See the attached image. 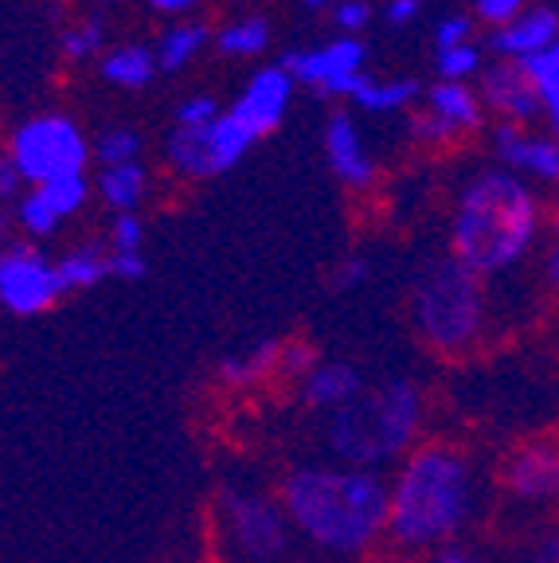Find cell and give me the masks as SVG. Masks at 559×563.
<instances>
[{
    "label": "cell",
    "instance_id": "6da1fadb",
    "mask_svg": "<svg viewBox=\"0 0 559 563\" xmlns=\"http://www.w3.org/2000/svg\"><path fill=\"white\" fill-rule=\"evenodd\" d=\"M485 505L478 462L450 439H423L387 474V548L427 560L435 548L465 540Z\"/></svg>",
    "mask_w": 559,
    "mask_h": 563
},
{
    "label": "cell",
    "instance_id": "7a4b0ae2",
    "mask_svg": "<svg viewBox=\"0 0 559 563\" xmlns=\"http://www.w3.org/2000/svg\"><path fill=\"white\" fill-rule=\"evenodd\" d=\"M278 501L294 537L332 560H368L387 548V474L341 462H297L282 474Z\"/></svg>",
    "mask_w": 559,
    "mask_h": 563
},
{
    "label": "cell",
    "instance_id": "3957f363",
    "mask_svg": "<svg viewBox=\"0 0 559 563\" xmlns=\"http://www.w3.org/2000/svg\"><path fill=\"white\" fill-rule=\"evenodd\" d=\"M548 239V208L540 188L490 165L465 176L450 203L446 255L481 282L516 274Z\"/></svg>",
    "mask_w": 559,
    "mask_h": 563
},
{
    "label": "cell",
    "instance_id": "277c9868",
    "mask_svg": "<svg viewBox=\"0 0 559 563\" xmlns=\"http://www.w3.org/2000/svg\"><path fill=\"white\" fill-rule=\"evenodd\" d=\"M427 434V391L407 376L368 384L352 404L321 419V446L329 462L392 474Z\"/></svg>",
    "mask_w": 559,
    "mask_h": 563
},
{
    "label": "cell",
    "instance_id": "5b68a950",
    "mask_svg": "<svg viewBox=\"0 0 559 563\" xmlns=\"http://www.w3.org/2000/svg\"><path fill=\"white\" fill-rule=\"evenodd\" d=\"M407 321L430 352L446 361H462L490 341V282H481L450 255L435 258L415 274L407 290Z\"/></svg>",
    "mask_w": 559,
    "mask_h": 563
},
{
    "label": "cell",
    "instance_id": "8992f818",
    "mask_svg": "<svg viewBox=\"0 0 559 563\" xmlns=\"http://www.w3.org/2000/svg\"><path fill=\"white\" fill-rule=\"evenodd\" d=\"M216 532L235 563H286L294 548V525L278 493L228 482L216 493Z\"/></svg>",
    "mask_w": 559,
    "mask_h": 563
},
{
    "label": "cell",
    "instance_id": "52a82bcc",
    "mask_svg": "<svg viewBox=\"0 0 559 563\" xmlns=\"http://www.w3.org/2000/svg\"><path fill=\"white\" fill-rule=\"evenodd\" d=\"M4 153L20 168L28 188L52 185L63 176H83L95 157L83 125L70 114H32L9 133Z\"/></svg>",
    "mask_w": 559,
    "mask_h": 563
},
{
    "label": "cell",
    "instance_id": "ba28073f",
    "mask_svg": "<svg viewBox=\"0 0 559 563\" xmlns=\"http://www.w3.org/2000/svg\"><path fill=\"white\" fill-rule=\"evenodd\" d=\"M67 298L59 266L32 239L0 246V309L9 317H44Z\"/></svg>",
    "mask_w": 559,
    "mask_h": 563
},
{
    "label": "cell",
    "instance_id": "9c48e42d",
    "mask_svg": "<svg viewBox=\"0 0 559 563\" xmlns=\"http://www.w3.org/2000/svg\"><path fill=\"white\" fill-rule=\"evenodd\" d=\"M282 67L297 87H309L325 98H352L368 75V44L360 35H337L321 47H297L282 55Z\"/></svg>",
    "mask_w": 559,
    "mask_h": 563
},
{
    "label": "cell",
    "instance_id": "30bf717a",
    "mask_svg": "<svg viewBox=\"0 0 559 563\" xmlns=\"http://www.w3.org/2000/svg\"><path fill=\"white\" fill-rule=\"evenodd\" d=\"M501 489L525 509H559V439L516 442L501 462Z\"/></svg>",
    "mask_w": 559,
    "mask_h": 563
},
{
    "label": "cell",
    "instance_id": "8fae6325",
    "mask_svg": "<svg viewBox=\"0 0 559 563\" xmlns=\"http://www.w3.org/2000/svg\"><path fill=\"white\" fill-rule=\"evenodd\" d=\"M493 165L520 176L533 188H559V137L536 125L493 122L490 130Z\"/></svg>",
    "mask_w": 559,
    "mask_h": 563
},
{
    "label": "cell",
    "instance_id": "7c38bea8",
    "mask_svg": "<svg viewBox=\"0 0 559 563\" xmlns=\"http://www.w3.org/2000/svg\"><path fill=\"white\" fill-rule=\"evenodd\" d=\"M485 102V114H493L497 122L508 125H533L540 114V98H536V87L528 79L525 63H508V59H490L481 79L473 82Z\"/></svg>",
    "mask_w": 559,
    "mask_h": 563
},
{
    "label": "cell",
    "instance_id": "4fadbf2b",
    "mask_svg": "<svg viewBox=\"0 0 559 563\" xmlns=\"http://www.w3.org/2000/svg\"><path fill=\"white\" fill-rule=\"evenodd\" d=\"M294 90H297V82L289 79V70L282 67V63H274V67H259L251 79H246V87L239 90V98L228 106V110L239 118V122L251 125V130L259 133V141H263V137H271L282 122H286V110H289V102H294Z\"/></svg>",
    "mask_w": 559,
    "mask_h": 563
},
{
    "label": "cell",
    "instance_id": "5bb4252c",
    "mask_svg": "<svg viewBox=\"0 0 559 563\" xmlns=\"http://www.w3.org/2000/svg\"><path fill=\"white\" fill-rule=\"evenodd\" d=\"M325 161H329V173L341 180L352 192H368L376 188L380 165L368 150L364 133H360L357 118L349 110H332L329 122H325Z\"/></svg>",
    "mask_w": 559,
    "mask_h": 563
},
{
    "label": "cell",
    "instance_id": "9a60e30c",
    "mask_svg": "<svg viewBox=\"0 0 559 563\" xmlns=\"http://www.w3.org/2000/svg\"><path fill=\"white\" fill-rule=\"evenodd\" d=\"M364 387H368V376L360 372V364L341 361V356H321L306 376L297 379L294 391H297V404L325 419V415L341 411L344 404H352Z\"/></svg>",
    "mask_w": 559,
    "mask_h": 563
},
{
    "label": "cell",
    "instance_id": "2e32d148",
    "mask_svg": "<svg viewBox=\"0 0 559 563\" xmlns=\"http://www.w3.org/2000/svg\"><path fill=\"white\" fill-rule=\"evenodd\" d=\"M559 40V9L556 4H540L533 0V9H525L513 24L497 27L485 40V52H493L497 59L508 63H533L536 55H544Z\"/></svg>",
    "mask_w": 559,
    "mask_h": 563
},
{
    "label": "cell",
    "instance_id": "e0dca14e",
    "mask_svg": "<svg viewBox=\"0 0 559 563\" xmlns=\"http://www.w3.org/2000/svg\"><path fill=\"white\" fill-rule=\"evenodd\" d=\"M278 364H282V341L278 336H266V341H254L251 349L228 352V356L216 364V379L228 387V391L243 396V391H259V387L271 384V379H282Z\"/></svg>",
    "mask_w": 559,
    "mask_h": 563
},
{
    "label": "cell",
    "instance_id": "ac0fdd59",
    "mask_svg": "<svg viewBox=\"0 0 559 563\" xmlns=\"http://www.w3.org/2000/svg\"><path fill=\"white\" fill-rule=\"evenodd\" d=\"M423 106H427L430 114L442 118L458 137H470L485 125V102H481L478 87L473 82H442L435 79L427 90H423Z\"/></svg>",
    "mask_w": 559,
    "mask_h": 563
},
{
    "label": "cell",
    "instance_id": "d6986e66",
    "mask_svg": "<svg viewBox=\"0 0 559 563\" xmlns=\"http://www.w3.org/2000/svg\"><path fill=\"white\" fill-rule=\"evenodd\" d=\"M259 145V133L246 122H239L231 110L216 118L211 125H204V157H208V176H223Z\"/></svg>",
    "mask_w": 559,
    "mask_h": 563
},
{
    "label": "cell",
    "instance_id": "ffe728a7",
    "mask_svg": "<svg viewBox=\"0 0 559 563\" xmlns=\"http://www.w3.org/2000/svg\"><path fill=\"white\" fill-rule=\"evenodd\" d=\"M102 79L118 90H145L149 82L157 79V52L149 44H114L106 47V55L98 59Z\"/></svg>",
    "mask_w": 559,
    "mask_h": 563
},
{
    "label": "cell",
    "instance_id": "44dd1931",
    "mask_svg": "<svg viewBox=\"0 0 559 563\" xmlns=\"http://www.w3.org/2000/svg\"><path fill=\"white\" fill-rule=\"evenodd\" d=\"M95 192L106 208L114 211V216H130L145 203L149 196V168L141 161H130V165H110V168H98L95 176Z\"/></svg>",
    "mask_w": 559,
    "mask_h": 563
},
{
    "label": "cell",
    "instance_id": "7402d4cb",
    "mask_svg": "<svg viewBox=\"0 0 559 563\" xmlns=\"http://www.w3.org/2000/svg\"><path fill=\"white\" fill-rule=\"evenodd\" d=\"M423 82L412 75H399V79H376V75H364V82L357 87V95L349 98L357 110L364 114H399V110H412L415 102H423Z\"/></svg>",
    "mask_w": 559,
    "mask_h": 563
},
{
    "label": "cell",
    "instance_id": "603a6c76",
    "mask_svg": "<svg viewBox=\"0 0 559 563\" xmlns=\"http://www.w3.org/2000/svg\"><path fill=\"white\" fill-rule=\"evenodd\" d=\"M59 282L67 294H87L110 278V246L106 243H75L55 258Z\"/></svg>",
    "mask_w": 559,
    "mask_h": 563
},
{
    "label": "cell",
    "instance_id": "cb8c5ba5",
    "mask_svg": "<svg viewBox=\"0 0 559 563\" xmlns=\"http://www.w3.org/2000/svg\"><path fill=\"white\" fill-rule=\"evenodd\" d=\"M208 44H211V27L200 24V20L173 24L168 32H161L157 47H153V52H157V67L165 70V75H176V70L188 67Z\"/></svg>",
    "mask_w": 559,
    "mask_h": 563
},
{
    "label": "cell",
    "instance_id": "d4e9b609",
    "mask_svg": "<svg viewBox=\"0 0 559 563\" xmlns=\"http://www.w3.org/2000/svg\"><path fill=\"white\" fill-rule=\"evenodd\" d=\"M266 44H271V24L263 16H239L219 27L216 35L219 52L235 55V59H254V55L266 52Z\"/></svg>",
    "mask_w": 559,
    "mask_h": 563
},
{
    "label": "cell",
    "instance_id": "484cf974",
    "mask_svg": "<svg viewBox=\"0 0 559 563\" xmlns=\"http://www.w3.org/2000/svg\"><path fill=\"white\" fill-rule=\"evenodd\" d=\"M525 70L536 87V98H540L544 122H551V130H559V40L544 55H536L533 63H525Z\"/></svg>",
    "mask_w": 559,
    "mask_h": 563
},
{
    "label": "cell",
    "instance_id": "4316f807",
    "mask_svg": "<svg viewBox=\"0 0 559 563\" xmlns=\"http://www.w3.org/2000/svg\"><path fill=\"white\" fill-rule=\"evenodd\" d=\"M35 192H40V200L47 203V211H52L55 220L67 223L90 203V180H87V173L63 176V180H52V185H40Z\"/></svg>",
    "mask_w": 559,
    "mask_h": 563
},
{
    "label": "cell",
    "instance_id": "83f0119b",
    "mask_svg": "<svg viewBox=\"0 0 559 563\" xmlns=\"http://www.w3.org/2000/svg\"><path fill=\"white\" fill-rule=\"evenodd\" d=\"M59 52L67 63H87V59H102L106 55V24L102 16H87L79 24H70L59 35Z\"/></svg>",
    "mask_w": 559,
    "mask_h": 563
},
{
    "label": "cell",
    "instance_id": "f1b7e54d",
    "mask_svg": "<svg viewBox=\"0 0 559 563\" xmlns=\"http://www.w3.org/2000/svg\"><path fill=\"white\" fill-rule=\"evenodd\" d=\"M485 44H462V47H450V52H435V70L442 82H478L481 70H485Z\"/></svg>",
    "mask_w": 559,
    "mask_h": 563
},
{
    "label": "cell",
    "instance_id": "f546056e",
    "mask_svg": "<svg viewBox=\"0 0 559 563\" xmlns=\"http://www.w3.org/2000/svg\"><path fill=\"white\" fill-rule=\"evenodd\" d=\"M141 153H145V137L130 125H110L95 137V161L102 168L130 165V161H141Z\"/></svg>",
    "mask_w": 559,
    "mask_h": 563
},
{
    "label": "cell",
    "instance_id": "4dcf8cb0",
    "mask_svg": "<svg viewBox=\"0 0 559 563\" xmlns=\"http://www.w3.org/2000/svg\"><path fill=\"white\" fill-rule=\"evenodd\" d=\"M407 133H412L415 145H423V150H446V145H454L458 137L450 125L442 122L438 114H430L427 106H419V110H412V118H407Z\"/></svg>",
    "mask_w": 559,
    "mask_h": 563
},
{
    "label": "cell",
    "instance_id": "1f68e13d",
    "mask_svg": "<svg viewBox=\"0 0 559 563\" xmlns=\"http://www.w3.org/2000/svg\"><path fill=\"white\" fill-rule=\"evenodd\" d=\"M478 40V20L470 12H450L435 24V52H450V47H462V44H473Z\"/></svg>",
    "mask_w": 559,
    "mask_h": 563
},
{
    "label": "cell",
    "instance_id": "d6a6232c",
    "mask_svg": "<svg viewBox=\"0 0 559 563\" xmlns=\"http://www.w3.org/2000/svg\"><path fill=\"white\" fill-rule=\"evenodd\" d=\"M525 9H533V0H473L470 16L490 27V32H497V27L513 24Z\"/></svg>",
    "mask_w": 559,
    "mask_h": 563
},
{
    "label": "cell",
    "instance_id": "836d02e7",
    "mask_svg": "<svg viewBox=\"0 0 559 563\" xmlns=\"http://www.w3.org/2000/svg\"><path fill=\"white\" fill-rule=\"evenodd\" d=\"M106 246L110 251H145V220H141L138 211L114 216L110 231H106Z\"/></svg>",
    "mask_w": 559,
    "mask_h": 563
},
{
    "label": "cell",
    "instance_id": "e575fe53",
    "mask_svg": "<svg viewBox=\"0 0 559 563\" xmlns=\"http://www.w3.org/2000/svg\"><path fill=\"white\" fill-rule=\"evenodd\" d=\"M223 114V106L216 102L211 95H193L176 102L173 110V125H188V130H200V125H211L216 118Z\"/></svg>",
    "mask_w": 559,
    "mask_h": 563
},
{
    "label": "cell",
    "instance_id": "d590c367",
    "mask_svg": "<svg viewBox=\"0 0 559 563\" xmlns=\"http://www.w3.org/2000/svg\"><path fill=\"white\" fill-rule=\"evenodd\" d=\"M321 361L317 356V349L309 341H282V364H278V376L289 379V384H297V379L306 376L314 364Z\"/></svg>",
    "mask_w": 559,
    "mask_h": 563
},
{
    "label": "cell",
    "instance_id": "8d00e7d4",
    "mask_svg": "<svg viewBox=\"0 0 559 563\" xmlns=\"http://www.w3.org/2000/svg\"><path fill=\"white\" fill-rule=\"evenodd\" d=\"M332 24L341 27V35H360L368 24H372V16H376V9L368 4V0H337L329 9Z\"/></svg>",
    "mask_w": 559,
    "mask_h": 563
},
{
    "label": "cell",
    "instance_id": "74e56055",
    "mask_svg": "<svg viewBox=\"0 0 559 563\" xmlns=\"http://www.w3.org/2000/svg\"><path fill=\"white\" fill-rule=\"evenodd\" d=\"M368 278H372V263H368L364 255H349L332 266V290H341V294L360 290Z\"/></svg>",
    "mask_w": 559,
    "mask_h": 563
},
{
    "label": "cell",
    "instance_id": "f35d334b",
    "mask_svg": "<svg viewBox=\"0 0 559 563\" xmlns=\"http://www.w3.org/2000/svg\"><path fill=\"white\" fill-rule=\"evenodd\" d=\"M540 282H544V290L559 298V223L548 228V239H544V246H540Z\"/></svg>",
    "mask_w": 559,
    "mask_h": 563
},
{
    "label": "cell",
    "instance_id": "ab89813d",
    "mask_svg": "<svg viewBox=\"0 0 559 563\" xmlns=\"http://www.w3.org/2000/svg\"><path fill=\"white\" fill-rule=\"evenodd\" d=\"M145 274H149L145 251H110V278L141 282Z\"/></svg>",
    "mask_w": 559,
    "mask_h": 563
},
{
    "label": "cell",
    "instance_id": "60d3db41",
    "mask_svg": "<svg viewBox=\"0 0 559 563\" xmlns=\"http://www.w3.org/2000/svg\"><path fill=\"white\" fill-rule=\"evenodd\" d=\"M24 196V176L12 165V157L0 150V208H12V203Z\"/></svg>",
    "mask_w": 559,
    "mask_h": 563
},
{
    "label": "cell",
    "instance_id": "b9f144b4",
    "mask_svg": "<svg viewBox=\"0 0 559 563\" xmlns=\"http://www.w3.org/2000/svg\"><path fill=\"white\" fill-rule=\"evenodd\" d=\"M423 563H485V560H481V552L473 544H465V540H454V544L435 548V552H430Z\"/></svg>",
    "mask_w": 559,
    "mask_h": 563
},
{
    "label": "cell",
    "instance_id": "7bdbcfd3",
    "mask_svg": "<svg viewBox=\"0 0 559 563\" xmlns=\"http://www.w3.org/2000/svg\"><path fill=\"white\" fill-rule=\"evenodd\" d=\"M423 12V0H387L384 4V20L392 27H407L412 20H419Z\"/></svg>",
    "mask_w": 559,
    "mask_h": 563
},
{
    "label": "cell",
    "instance_id": "ee69618b",
    "mask_svg": "<svg viewBox=\"0 0 559 563\" xmlns=\"http://www.w3.org/2000/svg\"><path fill=\"white\" fill-rule=\"evenodd\" d=\"M145 4L161 16H188L193 9H200V0H145Z\"/></svg>",
    "mask_w": 559,
    "mask_h": 563
},
{
    "label": "cell",
    "instance_id": "f6af8a7d",
    "mask_svg": "<svg viewBox=\"0 0 559 563\" xmlns=\"http://www.w3.org/2000/svg\"><path fill=\"white\" fill-rule=\"evenodd\" d=\"M17 235V223H12V208H0V246H9Z\"/></svg>",
    "mask_w": 559,
    "mask_h": 563
},
{
    "label": "cell",
    "instance_id": "bcb514c9",
    "mask_svg": "<svg viewBox=\"0 0 559 563\" xmlns=\"http://www.w3.org/2000/svg\"><path fill=\"white\" fill-rule=\"evenodd\" d=\"M302 4H306V9H332L337 0H302Z\"/></svg>",
    "mask_w": 559,
    "mask_h": 563
},
{
    "label": "cell",
    "instance_id": "7dc6e473",
    "mask_svg": "<svg viewBox=\"0 0 559 563\" xmlns=\"http://www.w3.org/2000/svg\"><path fill=\"white\" fill-rule=\"evenodd\" d=\"M98 4H114V0H98Z\"/></svg>",
    "mask_w": 559,
    "mask_h": 563
},
{
    "label": "cell",
    "instance_id": "c3c4849f",
    "mask_svg": "<svg viewBox=\"0 0 559 563\" xmlns=\"http://www.w3.org/2000/svg\"><path fill=\"white\" fill-rule=\"evenodd\" d=\"M551 133H556V137H559V130H551Z\"/></svg>",
    "mask_w": 559,
    "mask_h": 563
},
{
    "label": "cell",
    "instance_id": "681fc988",
    "mask_svg": "<svg viewBox=\"0 0 559 563\" xmlns=\"http://www.w3.org/2000/svg\"><path fill=\"white\" fill-rule=\"evenodd\" d=\"M235 4H243V0H235Z\"/></svg>",
    "mask_w": 559,
    "mask_h": 563
}]
</instances>
